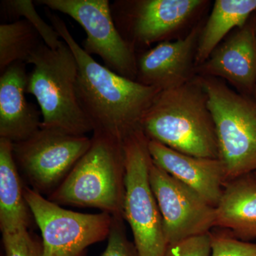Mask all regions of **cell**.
Instances as JSON below:
<instances>
[{
    "mask_svg": "<svg viewBox=\"0 0 256 256\" xmlns=\"http://www.w3.org/2000/svg\"><path fill=\"white\" fill-rule=\"evenodd\" d=\"M202 28L197 26L186 36L165 41L137 58L136 82L160 90L181 86L194 78L195 57Z\"/></svg>",
    "mask_w": 256,
    "mask_h": 256,
    "instance_id": "obj_12",
    "label": "cell"
},
{
    "mask_svg": "<svg viewBox=\"0 0 256 256\" xmlns=\"http://www.w3.org/2000/svg\"><path fill=\"white\" fill-rule=\"evenodd\" d=\"M24 194L41 230L44 256H80L88 247L108 237L112 220L109 214L66 210L28 186Z\"/></svg>",
    "mask_w": 256,
    "mask_h": 256,
    "instance_id": "obj_8",
    "label": "cell"
},
{
    "mask_svg": "<svg viewBox=\"0 0 256 256\" xmlns=\"http://www.w3.org/2000/svg\"><path fill=\"white\" fill-rule=\"evenodd\" d=\"M149 139L140 130L124 142L126 194L124 216L130 226L140 256H164L168 244L162 218L152 190L150 170L152 160Z\"/></svg>",
    "mask_w": 256,
    "mask_h": 256,
    "instance_id": "obj_6",
    "label": "cell"
},
{
    "mask_svg": "<svg viewBox=\"0 0 256 256\" xmlns=\"http://www.w3.org/2000/svg\"><path fill=\"white\" fill-rule=\"evenodd\" d=\"M200 76L222 78L244 94L256 89V30L246 24L196 67Z\"/></svg>",
    "mask_w": 256,
    "mask_h": 256,
    "instance_id": "obj_13",
    "label": "cell"
},
{
    "mask_svg": "<svg viewBox=\"0 0 256 256\" xmlns=\"http://www.w3.org/2000/svg\"><path fill=\"white\" fill-rule=\"evenodd\" d=\"M210 235V256H256V244L236 238L228 230L217 228Z\"/></svg>",
    "mask_w": 256,
    "mask_h": 256,
    "instance_id": "obj_21",
    "label": "cell"
},
{
    "mask_svg": "<svg viewBox=\"0 0 256 256\" xmlns=\"http://www.w3.org/2000/svg\"><path fill=\"white\" fill-rule=\"evenodd\" d=\"M124 142L94 133L86 152L46 198L60 206L92 207L124 218Z\"/></svg>",
    "mask_w": 256,
    "mask_h": 256,
    "instance_id": "obj_3",
    "label": "cell"
},
{
    "mask_svg": "<svg viewBox=\"0 0 256 256\" xmlns=\"http://www.w3.org/2000/svg\"><path fill=\"white\" fill-rule=\"evenodd\" d=\"M148 139L188 156L218 159V146L208 98L198 76L161 90L141 124Z\"/></svg>",
    "mask_w": 256,
    "mask_h": 256,
    "instance_id": "obj_2",
    "label": "cell"
},
{
    "mask_svg": "<svg viewBox=\"0 0 256 256\" xmlns=\"http://www.w3.org/2000/svg\"><path fill=\"white\" fill-rule=\"evenodd\" d=\"M92 144L86 136L41 127L25 140L13 143V156L28 188L50 196L66 178Z\"/></svg>",
    "mask_w": 256,
    "mask_h": 256,
    "instance_id": "obj_7",
    "label": "cell"
},
{
    "mask_svg": "<svg viewBox=\"0 0 256 256\" xmlns=\"http://www.w3.org/2000/svg\"><path fill=\"white\" fill-rule=\"evenodd\" d=\"M204 3L202 0L114 1L110 9L116 28L134 52L136 46L165 42Z\"/></svg>",
    "mask_w": 256,
    "mask_h": 256,
    "instance_id": "obj_10",
    "label": "cell"
},
{
    "mask_svg": "<svg viewBox=\"0 0 256 256\" xmlns=\"http://www.w3.org/2000/svg\"><path fill=\"white\" fill-rule=\"evenodd\" d=\"M34 65L28 74L26 94L36 98L43 120L41 127L56 128L86 136L92 127L79 105L76 94L78 64L64 41L52 50L44 43L28 58Z\"/></svg>",
    "mask_w": 256,
    "mask_h": 256,
    "instance_id": "obj_4",
    "label": "cell"
},
{
    "mask_svg": "<svg viewBox=\"0 0 256 256\" xmlns=\"http://www.w3.org/2000/svg\"><path fill=\"white\" fill-rule=\"evenodd\" d=\"M28 20L0 25V73L16 62H26L44 42ZM43 41V40H42Z\"/></svg>",
    "mask_w": 256,
    "mask_h": 256,
    "instance_id": "obj_19",
    "label": "cell"
},
{
    "mask_svg": "<svg viewBox=\"0 0 256 256\" xmlns=\"http://www.w3.org/2000/svg\"><path fill=\"white\" fill-rule=\"evenodd\" d=\"M2 16H6L13 22L24 18L28 20L40 34L44 43L52 50L60 46L62 41L58 32L42 20L35 10L31 0H4L1 2Z\"/></svg>",
    "mask_w": 256,
    "mask_h": 256,
    "instance_id": "obj_20",
    "label": "cell"
},
{
    "mask_svg": "<svg viewBox=\"0 0 256 256\" xmlns=\"http://www.w3.org/2000/svg\"><path fill=\"white\" fill-rule=\"evenodd\" d=\"M254 176H255L256 180V172H254Z\"/></svg>",
    "mask_w": 256,
    "mask_h": 256,
    "instance_id": "obj_25",
    "label": "cell"
},
{
    "mask_svg": "<svg viewBox=\"0 0 256 256\" xmlns=\"http://www.w3.org/2000/svg\"><path fill=\"white\" fill-rule=\"evenodd\" d=\"M26 64L10 66L0 76V138L22 142L41 128V111L26 100Z\"/></svg>",
    "mask_w": 256,
    "mask_h": 256,
    "instance_id": "obj_15",
    "label": "cell"
},
{
    "mask_svg": "<svg viewBox=\"0 0 256 256\" xmlns=\"http://www.w3.org/2000/svg\"><path fill=\"white\" fill-rule=\"evenodd\" d=\"M24 188L22 178L13 156V143L8 140L0 138L2 233H14L30 229L33 216L25 198Z\"/></svg>",
    "mask_w": 256,
    "mask_h": 256,
    "instance_id": "obj_17",
    "label": "cell"
},
{
    "mask_svg": "<svg viewBox=\"0 0 256 256\" xmlns=\"http://www.w3.org/2000/svg\"></svg>",
    "mask_w": 256,
    "mask_h": 256,
    "instance_id": "obj_26",
    "label": "cell"
},
{
    "mask_svg": "<svg viewBox=\"0 0 256 256\" xmlns=\"http://www.w3.org/2000/svg\"><path fill=\"white\" fill-rule=\"evenodd\" d=\"M2 236L6 256H44L42 240L28 229Z\"/></svg>",
    "mask_w": 256,
    "mask_h": 256,
    "instance_id": "obj_22",
    "label": "cell"
},
{
    "mask_svg": "<svg viewBox=\"0 0 256 256\" xmlns=\"http://www.w3.org/2000/svg\"><path fill=\"white\" fill-rule=\"evenodd\" d=\"M255 11L256 0H216L198 38L196 68L208 60L229 32L244 26Z\"/></svg>",
    "mask_w": 256,
    "mask_h": 256,
    "instance_id": "obj_18",
    "label": "cell"
},
{
    "mask_svg": "<svg viewBox=\"0 0 256 256\" xmlns=\"http://www.w3.org/2000/svg\"><path fill=\"white\" fill-rule=\"evenodd\" d=\"M148 149L154 164L216 207L226 184L225 170L220 159L188 156L152 140H149Z\"/></svg>",
    "mask_w": 256,
    "mask_h": 256,
    "instance_id": "obj_14",
    "label": "cell"
},
{
    "mask_svg": "<svg viewBox=\"0 0 256 256\" xmlns=\"http://www.w3.org/2000/svg\"><path fill=\"white\" fill-rule=\"evenodd\" d=\"M150 182L159 206L168 245L210 233L214 228L215 207L153 162Z\"/></svg>",
    "mask_w": 256,
    "mask_h": 256,
    "instance_id": "obj_11",
    "label": "cell"
},
{
    "mask_svg": "<svg viewBox=\"0 0 256 256\" xmlns=\"http://www.w3.org/2000/svg\"><path fill=\"white\" fill-rule=\"evenodd\" d=\"M37 4L68 15L86 33L84 50L100 57L104 66L121 76L137 79V57L116 28L108 0H38Z\"/></svg>",
    "mask_w": 256,
    "mask_h": 256,
    "instance_id": "obj_9",
    "label": "cell"
},
{
    "mask_svg": "<svg viewBox=\"0 0 256 256\" xmlns=\"http://www.w3.org/2000/svg\"><path fill=\"white\" fill-rule=\"evenodd\" d=\"M124 220L112 216L108 244L101 256H140L134 242L128 238Z\"/></svg>",
    "mask_w": 256,
    "mask_h": 256,
    "instance_id": "obj_23",
    "label": "cell"
},
{
    "mask_svg": "<svg viewBox=\"0 0 256 256\" xmlns=\"http://www.w3.org/2000/svg\"><path fill=\"white\" fill-rule=\"evenodd\" d=\"M46 15L76 60L77 98L92 132L124 142L142 130L143 117L161 90L121 76L100 65L77 43L58 15L47 8Z\"/></svg>",
    "mask_w": 256,
    "mask_h": 256,
    "instance_id": "obj_1",
    "label": "cell"
},
{
    "mask_svg": "<svg viewBox=\"0 0 256 256\" xmlns=\"http://www.w3.org/2000/svg\"><path fill=\"white\" fill-rule=\"evenodd\" d=\"M214 122L226 183L256 172V101L217 78L198 76Z\"/></svg>",
    "mask_w": 256,
    "mask_h": 256,
    "instance_id": "obj_5",
    "label": "cell"
},
{
    "mask_svg": "<svg viewBox=\"0 0 256 256\" xmlns=\"http://www.w3.org/2000/svg\"><path fill=\"white\" fill-rule=\"evenodd\" d=\"M215 208L214 228L228 230L244 242L256 239V180L254 173L226 184Z\"/></svg>",
    "mask_w": 256,
    "mask_h": 256,
    "instance_id": "obj_16",
    "label": "cell"
},
{
    "mask_svg": "<svg viewBox=\"0 0 256 256\" xmlns=\"http://www.w3.org/2000/svg\"><path fill=\"white\" fill-rule=\"evenodd\" d=\"M212 239L210 232L169 244L164 256H210Z\"/></svg>",
    "mask_w": 256,
    "mask_h": 256,
    "instance_id": "obj_24",
    "label": "cell"
}]
</instances>
